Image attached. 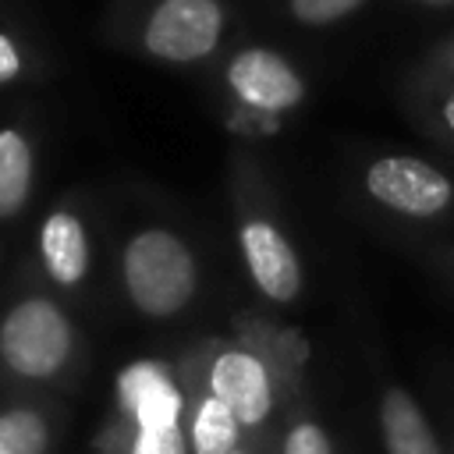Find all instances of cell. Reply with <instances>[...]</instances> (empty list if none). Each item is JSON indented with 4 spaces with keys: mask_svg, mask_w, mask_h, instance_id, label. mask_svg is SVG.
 I'll return each mask as SVG.
<instances>
[{
    "mask_svg": "<svg viewBox=\"0 0 454 454\" xmlns=\"http://www.w3.org/2000/svg\"><path fill=\"white\" fill-rule=\"evenodd\" d=\"M74 351L78 337L67 312L43 294H28L0 316V376L11 387L60 383Z\"/></svg>",
    "mask_w": 454,
    "mask_h": 454,
    "instance_id": "cell-1",
    "label": "cell"
},
{
    "mask_svg": "<svg viewBox=\"0 0 454 454\" xmlns=\"http://www.w3.org/2000/svg\"><path fill=\"white\" fill-rule=\"evenodd\" d=\"M195 259L170 231H142L124 248V287L138 312L167 319L195 294Z\"/></svg>",
    "mask_w": 454,
    "mask_h": 454,
    "instance_id": "cell-2",
    "label": "cell"
},
{
    "mask_svg": "<svg viewBox=\"0 0 454 454\" xmlns=\"http://www.w3.org/2000/svg\"><path fill=\"white\" fill-rule=\"evenodd\" d=\"M298 365L301 362L273 365L255 348H220L202 365V380L195 383L213 397H220L234 411L245 433H255L273 419L280 401V380H287L291 369Z\"/></svg>",
    "mask_w": 454,
    "mask_h": 454,
    "instance_id": "cell-3",
    "label": "cell"
},
{
    "mask_svg": "<svg viewBox=\"0 0 454 454\" xmlns=\"http://www.w3.org/2000/svg\"><path fill=\"white\" fill-rule=\"evenodd\" d=\"M220 28L216 0H160L145 25V46L163 60H199L216 46Z\"/></svg>",
    "mask_w": 454,
    "mask_h": 454,
    "instance_id": "cell-4",
    "label": "cell"
},
{
    "mask_svg": "<svg viewBox=\"0 0 454 454\" xmlns=\"http://www.w3.org/2000/svg\"><path fill=\"white\" fill-rule=\"evenodd\" d=\"M365 188L383 206L408 216H433L450 202V181L415 156H387L365 170Z\"/></svg>",
    "mask_w": 454,
    "mask_h": 454,
    "instance_id": "cell-5",
    "label": "cell"
},
{
    "mask_svg": "<svg viewBox=\"0 0 454 454\" xmlns=\"http://www.w3.org/2000/svg\"><path fill=\"white\" fill-rule=\"evenodd\" d=\"M117 419L138 426H184V390L160 362H135L117 376Z\"/></svg>",
    "mask_w": 454,
    "mask_h": 454,
    "instance_id": "cell-6",
    "label": "cell"
},
{
    "mask_svg": "<svg viewBox=\"0 0 454 454\" xmlns=\"http://www.w3.org/2000/svg\"><path fill=\"white\" fill-rule=\"evenodd\" d=\"M231 89L255 110H287L301 99L305 85L294 67L270 50H241L227 67Z\"/></svg>",
    "mask_w": 454,
    "mask_h": 454,
    "instance_id": "cell-7",
    "label": "cell"
},
{
    "mask_svg": "<svg viewBox=\"0 0 454 454\" xmlns=\"http://www.w3.org/2000/svg\"><path fill=\"white\" fill-rule=\"evenodd\" d=\"M241 252L248 262V273L255 280V287L270 298V301H294L301 291V266L294 248L284 241V234L262 220H252L241 227Z\"/></svg>",
    "mask_w": 454,
    "mask_h": 454,
    "instance_id": "cell-8",
    "label": "cell"
},
{
    "mask_svg": "<svg viewBox=\"0 0 454 454\" xmlns=\"http://www.w3.org/2000/svg\"><path fill=\"white\" fill-rule=\"evenodd\" d=\"M60 415L39 397H0V454H53Z\"/></svg>",
    "mask_w": 454,
    "mask_h": 454,
    "instance_id": "cell-9",
    "label": "cell"
},
{
    "mask_svg": "<svg viewBox=\"0 0 454 454\" xmlns=\"http://www.w3.org/2000/svg\"><path fill=\"white\" fill-rule=\"evenodd\" d=\"M184 440L188 454H231L241 447L245 429L220 397L192 380L184 390Z\"/></svg>",
    "mask_w": 454,
    "mask_h": 454,
    "instance_id": "cell-10",
    "label": "cell"
},
{
    "mask_svg": "<svg viewBox=\"0 0 454 454\" xmlns=\"http://www.w3.org/2000/svg\"><path fill=\"white\" fill-rule=\"evenodd\" d=\"M380 436L387 454H443L426 411L401 387H387L380 397Z\"/></svg>",
    "mask_w": 454,
    "mask_h": 454,
    "instance_id": "cell-11",
    "label": "cell"
},
{
    "mask_svg": "<svg viewBox=\"0 0 454 454\" xmlns=\"http://www.w3.org/2000/svg\"><path fill=\"white\" fill-rule=\"evenodd\" d=\"M39 252L43 266L53 284L74 287L89 273V238L78 216L71 213H50L43 231H39Z\"/></svg>",
    "mask_w": 454,
    "mask_h": 454,
    "instance_id": "cell-12",
    "label": "cell"
},
{
    "mask_svg": "<svg viewBox=\"0 0 454 454\" xmlns=\"http://www.w3.org/2000/svg\"><path fill=\"white\" fill-rule=\"evenodd\" d=\"M96 454H188L184 426H138L110 415L96 433Z\"/></svg>",
    "mask_w": 454,
    "mask_h": 454,
    "instance_id": "cell-13",
    "label": "cell"
},
{
    "mask_svg": "<svg viewBox=\"0 0 454 454\" xmlns=\"http://www.w3.org/2000/svg\"><path fill=\"white\" fill-rule=\"evenodd\" d=\"M32 184V153L21 131L4 128L0 131V216H14Z\"/></svg>",
    "mask_w": 454,
    "mask_h": 454,
    "instance_id": "cell-14",
    "label": "cell"
},
{
    "mask_svg": "<svg viewBox=\"0 0 454 454\" xmlns=\"http://www.w3.org/2000/svg\"><path fill=\"white\" fill-rule=\"evenodd\" d=\"M280 454H337L326 426L312 415H294L280 436Z\"/></svg>",
    "mask_w": 454,
    "mask_h": 454,
    "instance_id": "cell-15",
    "label": "cell"
},
{
    "mask_svg": "<svg viewBox=\"0 0 454 454\" xmlns=\"http://www.w3.org/2000/svg\"><path fill=\"white\" fill-rule=\"evenodd\" d=\"M362 0H291V11L298 21L305 25H326V21H337L344 18L348 11H355Z\"/></svg>",
    "mask_w": 454,
    "mask_h": 454,
    "instance_id": "cell-16",
    "label": "cell"
},
{
    "mask_svg": "<svg viewBox=\"0 0 454 454\" xmlns=\"http://www.w3.org/2000/svg\"><path fill=\"white\" fill-rule=\"evenodd\" d=\"M18 71H21V53H18V46L0 32V85L11 82V78H18Z\"/></svg>",
    "mask_w": 454,
    "mask_h": 454,
    "instance_id": "cell-17",
    "label": "cell"
},
{
    "mask_svg": "<svg viewBox=\"0 0 454 454\" xmlns=\"http://www.w3.org/2000/svg\"><path fill=\"white\" fill-rule=\"evenodd\" d=\"M443 121H447V128L454 131V96H450V99L443 103Z\"/></svg>",
    "mask_w": 454,
    "mask_h": 454,
    "instance_id": "cell-18",
    "label": "cell"
},
{
    "mask_svg": "<svg viewBox=\"0 0 454 454\" xmlns=\"http://www.w3.org/2000/svg\"><path fill=\"white\" fill-rule=\"evenodd\" d=\"M231 454H252V450H248V447H238V450H231Z\"/></svg>",
    "mask_w": 454,
    "mask_h": 454,
    "instance_id": "cell-19",
    "label": "cell"
},
{
    "mask_svg": "<svg viewBox=\"0 0 454 454\" xmlns=\"http://www.w3.org/2000/svg\"><path fill=\"white\" fill-rule=\"evenodd\" d=\"M429 4H450V0H429Z\"/></svg>",
    "mask_w": 454,
    "mask_h": 454,
    "instance_id": "cell-20",
    "label": "cell"
}]
</instances>
